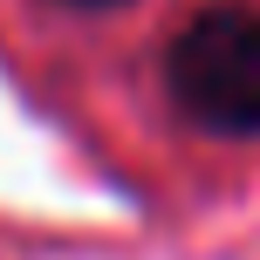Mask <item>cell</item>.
I'll return each mask as SVG.
<instances>
[{
	"instance_id": "obj_2",
	"label": "cell",
	"mask_w": 260,
	"mask_h": 260,
	"mask_svg": "<svg viewBox=\"0 0 260 260\" xmlns=\"http://www.w3.org/2000/svg\"><path fill=\"white\" fill-rule=\"evenodd\" d=\"M69 7H117V0H69Z\"/></svg>"
},
{
	"instance_id": "obj_1",
	"label": "cell",
	"mask_w": 260,
	"mask_h": 260,
	"mask_svg": "<svg viewBox=\"0 0 260 260\" xmlns=\"http://www.w3.org/2000/svg\"><path fill=\"white\" fill-rule=\"evenodd\" d=\"M165 82L192 123L219 137H260V14L212 7L171 41Z\"/></svg>"
}]
</instances>
